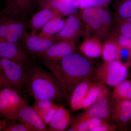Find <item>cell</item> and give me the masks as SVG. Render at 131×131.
<instances>
[{
	"instance_id": "obj_1",
	"label": "cell",
	"mask_w": 131,
	"mask_h": 131,
	"mask_svg": "<svg viewBox=\"0 0 131 131\" xmlns=\"http://www.w3.org/2000/svg\"><path fill=\"white\" fill-rule=\"evenodd\" d=\"M25 92L34 100L62 102L67 98L62 85L52 72L34 62L24 68Z\"/></svg>"
},
{
	"instance_id": "obj_2",
	"label": "cell",
	"mask_w": 131,
	"mask_h": 131,
	"mask_svg": "<svg viewBox=\"0 0 131 131\" xmlns=\"http://www.w3.org/2000/svg\"><path fill=\"white\" fill-rule=\"evenodd\" d=\"M94 70L90 60L75 52L61 59L51 71L60 82L67 98L70 99L76 87L89 78Z\"/></svg>"
},
{
	"instance_id": "obj_3",
	"label": "cell",
	"mask_w": 131,
	"mask_h": 131,
	"mask_svg": "<svg viewBox=\"0 0 131 131\" xmlns=\"http://www.w3.org/2000/svg\"><path fill=\"white\" fill-rule=\"evenodd\" d=\"M83 22L86 25L85 35L93 37L102 40L110 35L114 24L113 18L107 10L102 8L92 7L82 10L80 13Z\"/></svg>"
},
{
	"instance_id": "obj_4",
	"label": "cell",
	"mask_w": 131,
	"mask_h": 131,
	"mask_svg": "<svg viewBox=\"0 0 131 131\" xmlns=\"http://www.w3.org/2000/svg\"><path fill=\"white\" fill-rule=\"evenodd\" d=\"M130 65L119 60L105 62L94 70V78L105 85L115 87L126 80Z\"/></svg>"
},
{
	"instance_id": "obj_5",
	"label": "cell",
	"mask_w": 131,
	"mask_h": 131,
	"mask_svg": "<svg viewBox=\"0 0 131 131\" xmlns=\"http://www.w3.org/2000/svg\"><path fill=\"white\" fill-rule=\"evenodd\" d=\"M28 103L15 90L5 87L0 91V117L7 122H14L18 119L19 111Z\"/></svg>"
},
{
	"instance_id": "obj_6",
	"label": "cell",
	"mask_w": 131,
	"mask_h": 131,
	"mask_svg": "<svg viewBox=\"0 0 131 131\" xmlns=\"http://www.w3.org/2000/svg\"><path fill=\"white\" fill-rule=\"evenodd\" d=\"M76 50L74 41H57L45 51L37 54L35 57L51 71L61 59L75 52Z\"/></svg>"
},
{
	"instance_id": "obj_7",
	"label": "cell",
	"mask_w": 131,
	"mask_h": 131,
	"mask_svg": "<svg viewBox=\"0 0 131 131\" xmlns=\"http://www.w3.org/2000/svg\"><path fill=\"white\" fill-rule=\"evenodd\" d=\"M0 73L6 83V87L16 90L19 94L25 92V69L21 66L0 57Z\"/></svg>"
},
{
	"instance_id": "obj_8",
	"label": "cell",
	"mask_w": 131,
	"mask_h": 131,
	"mask_svg": "<svg viewBox=\"0 0 131 131\" xmlns=\"http://www.w3.org/2000/svg\"><path fill=\"white\" fill-rule=\"evenodd\" d=\"M28 22L23 19L0 15V40L19 42L27 31Z\"/></svg>"
},
{
	"instance_id": "obj_9",
	"label": "cell",
	"mask_w": 131,
	"mask_h": 131,
	"mask_svg": "<svg viewBox=\"0 0 131 131\" xmlns=\"http://www.w3.org/2000/svg\"><path fill=\"white\" fill-rule=\"evenodd\" d=\"M109 90L104 84L96 102L75 118L83 119L97 118L108 123L111 120L112 102Z\"/></svg>"
},
{
	"instance_id": "obj_10",
	"label": "cell",
	"mask_w": 131,
	"mask_h": 131,
	"mask_svg": "<svg viewBox=\"0 0 131 131\" xmlns=\"http://www.w3.org/2000/svg\"><path fill=\"white\" fill-rule=\"evenodd\" d=\"M0 57L14 62L24 68L34 62L36 58L26 51L19 42L1 40Z\"/></svg>"
},
{
	"instance_id": "obj_11",
	"label": "cell",
	"mask_w": 131,
	"mask_h": 131,
	"mask_svg": "<svg viewBox=\"0 0 131 131\" xmlns=\"http://www.w3.org/2000/svg\"><path fill=\"white\" fill-rule=\"evenodd\" d=\"M83 21L80 13L77 12L68 16L66 20L63 28L53 37L55 42L58 41H71L76 42L77 39L84 34Z\"/></svg>"
},
{
	"instance_id": "obj_12",
	"label": "cell",
	"mask_w": 131,
	"mask_h": 131,
	"mask_svg": "<svg viewBox=\"0 0 131 131\" xmlns=\"http://www.w3.org/2000/svg\"><path fill=\"white\" fill-rule=\"evenodd\" d=\"M55 42L53 38L45 37L27 31L19 42L26 51L34 56L45 51Z\"/></svg>"
},
{
	"instance_id": "obj_13",
	"label": "cell",
	"mask_w": 131,
	"mask_h": 131,
	"mask_svg": "<svg viewBox=\"0 0 131 131\" xmlns=\"http://www.w3.org/2000/svg\"><path fill=\"white\" fill-rule=\"evenodd\" d=\"M33 7L32 0H6L0 15L27 20Z\"/></svg>"
},
{
	"instance_id": "obj_14",
	"label": "cell",
	"mask_w": 131,
	"mask_h": 131,
	"mask_svg": "<svg viewBox=\"0 0 131 131\" xmlns=\"http://www.w3.org/2000/svg\"><path fill=\"white\" fill-rule=\"evenodd\" d=\"M111 118L118 127L126 126L131 121V101L113 100Z\"/></svg>"
},
{
	"instance_id": "obj_15",
	"label": "cell",
	"mask_w": 131,
	"mask_h": 131,
	"mask_svg": "<svg viewBox=\"0 0 131 131\" xmlns=\"http://www.w3.org/2000/svg\"><path fill=\"white\" fill-rule=\"evenodd\" d=\"M62 16L61 14L56 9L49 7L41 8L28 21V29H30V32L36 33L50 20Z\"/></svg>"
},
{
	"instance_id": "obj_16",
	"label": "cell",
	"mask_w": 131,
	"mask_h": 131,
	"mask_svg": "<svg viewBox=\"0 0 131 131\" xmlns=\"http://www.w3.org/2000/svg\"><path fill=\"white\" fill-rule=\"evenodd\" d=\"M18 119L22 123L30 126L34 131H46L47 126L38 114L28 103L24 105L19 111Z\"/></svg>"
},
{
	"instance_id": "obj_17",
	"label": "cell",
	"mask_w": 131,
	"mask_h": 131,
	"mask_svg": "<svg viewBox=\"0 0 131 131\" xmlns=\"http://www.w3.org/2000/svg\"><path fill=\"white\" fill-rule=\"evenodd\" d=\"M41 8L49 7L58 11L62 16H69L77 13L79 8L77 0H42Z\"/></svg>"
},
{
	"instance_id": "obj_18",
	"label": "cell",
	"mask_w": 131,
	"mask_h": 131,
	"mask_svg": "<svg viewBox=\"0 0 131 131\" xmlns=\"http://www.w3.org/2000/svg\"><path fill=\"white\" fill-rule=\"evenodd\" d=\"M71 119L69 110L60 105L49 125L47 131H65L70 125Z\"/></svg>"
},
{
	"instance_id": "obj_19",
	"label": "cell",
	"mask_w": 131,
	"mask_h": 131,
	"mask_svg": "<svg viewBox=\"0 0 131 131\" xmlns=\"http://www.w3.org/2000/svg\"><path fill=\"white\" fill-rule=\"evenodd\" d=\"M92 83L90 78H88L81 82L75 88L70 98V106L72 110H80L81 103Z\"/></svg>"
},
{
	"instance_id": "obj_20",
	"label": "cell",
	"mask_w": 131,
	"mask_h": 131,
	"mask_svg": "<svg viewBox=\"0 0 131 131\" xmlns=\"http://www.w3.org/2000/svg\"><path fill=\"white\" fill-rule=\"evenodd\" d=\"M102 47L101 40L95 37H89L82 43L79 49L87 57L95 58L101 56Z\"/></svg>"
},
{
	"instance_id": "obj_21",
	"label": "cell",
	"mask_w": 131,
	"mask_h": 131,
	"mask_svg": "<svg viewBox=\"0 0 131 131\" xmlns=\"http://www.w3.org/2000/svg\"><path fill=\"white\" fill-rule=\"evenodd\" d=\"M106 123L108 122L97 118L80 119L74 117L71 119V129L67 131H94Z\"/></svg>"
},
{
	"instance_id": "obj_22",
	"label": "cell",
	"mask_w": 131,
	"mask_h": 131,
	"mask_svg": "<svg viewBox=\"0 0 131 131\" xmlns=\"http://www.w3.org/2000/svg\"><path fill=\"white\" fill-rule=\"evenodd\" d=\"M113 10L114 22L131 19V0H115Z\"/></svg>"
},
{
	"instance_id": "obj_23",
	"label": "cell",
	"mask_w": 131,
	"mask_h": 131,
	"mask_svg": "<svg viewBox=\"0 0 131 131\" xmlns=\"http://www.w3.org/2000/svg\"><path fill=\"white\" fill-rule=\"evenodd\" d=\"M101 56L105 62L119 60L120 48L115 40L108 37L102 45Z\"/></svg>"
},
{
	"instance_id": "obj_24",
	"label": "cell",
	"mask_w": 131,
	"mask_h": 131,
	"mask_svg": "<svg viewBox=\"0 0 131 131\" xmlns=\"http://www.w3.org/2000/svg\"><path fill=\"white\" fill-rule=\"evenodd\" d=\"M65 22L66 20L61 17L52 19L42 27L38 34L45 37L53 38L63 28Z\"/></svg>"
},
{
	"instance_id": "obj_25",
	"label": "cell",
	"mask_w": 131,
	"mask_h": 131,
	"mask_svg": "<svg viewBox=\"0 0 131 131\" xmlns=\"http://www.w3.org/2000/svg\"><path fill=\"white\" fill-rule=\"evenodd\" d=\"M104 85L98 82L92 83L86 94L81 103L80 110L87 109L96 102L100 96Z\"/></svg>"
},
{
	"instance_id": "obj_26",
	"label": "cell",
	"mask_w": 131,
	"mask_h": 131,
	"mask_svg": "<svg viewBox=\"0 0 131 131\" xmlns=\"http://www.w3.org/2000/svg\"><path fill=\"white\" fill-rule=\"evenodd\" d=\"M113 100L131 101V82L125 80L115 87L112 94Z\"/></svg>"
},
{
	"instance_id": "obj_27",
	"label": "cell",
	"mask_w": 131,
	"mask_h": 131,
	"mask_svg": "<svg viewBox=\"0 0 131 131\" xmlns=\"http://www.w3.org/2000/svg\"><path fill=\"white\" fill-rule=\"evenodd\" d=\"M110 34L124 35L131 38V19L114 22Z\"/></svg>"
},
{
	"instance_id": "obj_28",
	"label": "cell",
	"mask_w": 131,
	"mask_h": 131,
	"mask_svg": "<svg viewBox=\"0 0 131 131\" xmlns=\"http://www.w3.org/2000/svg\"><path fill=\"white\" fill-rule=\"evenodd\" d=\"M109 36L113 38L120 47L125 48L130 52L131 61V38L124 35L110 34Z\"/></svg>"
},
{
	"instance_id": "obj_29",
	"label": "cell",
	"mask_w": 131,
	"mask_h": 131,
	"mask_svg": "<svg viewBox=\"0 0 131 131\" xmlns=\"http://www.w3.org/2000/svg\"><path fill=\"white\" fill-rule=\"evenodd\" d=\"M60 105L56 107L52 108L48 110H41L39 109H34L38 114L41 117L43 121L46 126L49 125L53 118L54 115L56 112L58 108L59 107Z\"/></svg>"
},
{
	"instance_id": "obj_30",
	"label": "cell",
	"mask_w": 131,
	"mask_h": 131,
	"mask_svg": "<svg viewBox=\"0 0 131 131\" xmlns=\"http://www.w3.org/2000/svg\"><path fill=\"white\" fill-rule=\"evenodd\" d=\"M58 105L55 104L52 101L34 100V104L32 107L34 109L46 110L56 107Z\"/></svg>"
},
{
	"instance_id": "obj_31",
	"label": "cell",
	"mask_w": 131,
	"mask_h": 131,
	"mask_svg": "<svg viewBox=\"0 0 131 131\" xmlns=\"http://www.w3.org/2000/svg\"><path fill=\"white\" fill-rule=\"evenodd\" d=\"M3 131H34L30 126L27 124H9Z\"/></svg>"
},
{
	"instance_id": "obj_32",
	"label": "cell",
	"mask_w": 131,
	"mask_h": 131,
	"mask_svg": "<svg viewBox=\"0 0 131 131\" xmlns=\"http://www.w3.org/2000/svg\"><path fill=\"white\" fill-rule=\"evenodd\" d=\"M118 128V126L115 124L111 125L109 123H106L95 129L94 131H114Z\"/></svg>"
},
{
	"instance_id": "obj_33",
	"label": "cell",
	"mask_w": 131,
	"mask_h": 131,
	"mask_svg": "<svg viewBox=\"0 0 131 131\" xmlns=\"http://www.w3.org/2000/svg\"><path fill=\"white\" fill-rule=\"evenodd\" d=\"M112 0H90L92 7L103 8L106 6Z\"/></svg>"
},
{
	"instance_id": "obj_34",
	"label": "cell",
	"mask_w": 131,
	"mask_h": 131,
	"mask_svg": "<svg viewBox=\"0 0 131 131\" xmlns=\"http://www.w3.org/2000/svg\"><path fill=\"white\" fill-rule=\"evenodd\" d=\"M79 8L82 10H84L92 8L90 0H77Z\"/></svg>"
},
{
	"instance_id": "obj_35",
	"label": "cell",
	"mask_w": 131,
	"mask_h": 131,
	"mask_svg": "<svg viewBox=\"0 0 131 131\" xmlns=\"http://www.w3.org/2000/svg\"><path fill=\"white\" fill-rule=\"evenodd\" d=\"M6 87V83L2 75L0 73V91Z\"/></svg>"
},
{
	"instance_id": "obj_36",
	"label": "cell",
	"mask_w": 131,
	"mask_h": 131,
	"mask_svg": "<svg viewBox=\"0 0 131 131\" xmlns=\"http://www.w3.org/2000/svg\"><path fill=\"white\" fill-rule=\"evenodd\" d=\"M7 121L5 119L0 120V131H3L7 126Z\"/></svg>"
},
{
	"instance_id": "obj_37",
	"label": "cell",
	"mask_w": 131,
	"mask_h": 131,
	"mask_svg": "<svg viewBox=\"0 0 131 131\" xmlns=\"http://www.w3.org/2000/svg\"><path fill=\"white\" fill-rule=\"evenodd\" d=\"M62 1H70V0H62Z\"/></svg>"
},
{
	"instance_id": "obj_38",
	"label": "cell",
	"mask_w": 131,
	"mask_h": 131,
	"mask_svg": "<svg viewBox=\"0 0 131 131\" xmlns=\"http://www.w3.org/2000/svg\"><path fill=\"white\" fill-rule=\"evenodd\" d=\"M130 82H131V81H130Z\"/></svg>"
}]
</instances>
